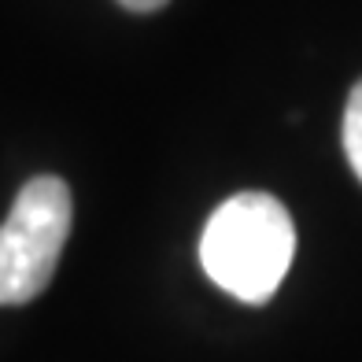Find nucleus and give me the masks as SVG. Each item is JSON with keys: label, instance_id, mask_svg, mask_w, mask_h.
Instances as JSON below:
<instances>
[{"label": "nucleus", "instance_id": "nucleus-1", "mask_svg": "<svg viewBox=\"0 0 362 362\" xmlns=\"http://www.w3.org/2000/svg\"><path fill=\"white\" fill-rule=\"evenodd\" d=\"M296 255V226L270 192H237L207 218L200 262L207 277L240 303H267Z\"/></svg>", "mask_w": 362, "mask_h": 362}, {"label": "nucleus", "instance_id": "nucleus-2", "mask_svg": "<svg viewBox=\"0 0 362 362\" xmlns=\"http://www.w3.org/2000/svg\"><path fill=\"white\" fill-rule=\"evenodd\" d=\"M74 222L67 181L56 174L30 177L0 226V303H30L59 267Z\"/></svg>", "mask_w": 362, "mask_h": 362}, {"label": "nucleus", "instance_id": "nucleus-3", "mask_svg": "<svg viewBox=\"0 0 362 362\" xmlns=\"http://www.w3.org/2000/svg\"><path fill=\"white\" fill-rule=\"evenodd\" d=\"M344 156H348L355 177L362 181V81H355L348 107H344Z\"/></svg>", "mask_w": 362, "mask_h": 362}, {"label": "nucleus", "instance_id": "nucleus-4", "mask_svg": "<svg viewBox=\"0 0 362 362\" xmlns=\"http://www.w3.org/2000/svg\"><path fill=\"white\" fill-rule=\"evenodd\" d=\"M119 4L126 11H137V15H148V11H159V8H167L170 0H119Z\"/></svg>", "mask_w": 362, "mask_h": 362}]
</instances>
